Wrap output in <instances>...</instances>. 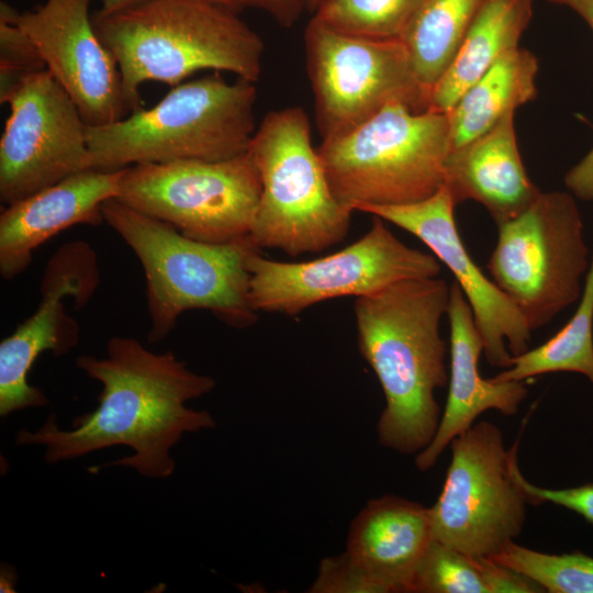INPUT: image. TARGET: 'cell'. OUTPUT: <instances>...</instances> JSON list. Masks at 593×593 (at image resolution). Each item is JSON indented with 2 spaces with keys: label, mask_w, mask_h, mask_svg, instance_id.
I'll return each mask as SVG.
<instances>
[{
  "label": "cell",
  "mask_w": 593,
  "mask_h": 593,
  "mask_svg": "<svg viewBox=\"0 0 593 593\" xmlns=\"http://www.w3.org/2000/svg\"><path fill=\"white\" fill-rule=\"evenodd\" d=\"M76 366L102 385L98 406L77 416L70 429L60 428L53 413L37 429L15 436L16 445L43 446L48 463L125 446L133 452L105 466L166 479L176 468L170 451L182 437L216 426L208 411L186 405L210 393L215 380L191 371L171 350L156 354L135 338L115 336L104 357L81 355Z\"/></svg>",
  "instance_id": "cell-1"
},
{
  "label": "cell",
  "mask_w": 593,
  "mask_h": 593,
  "mask_svg": "<svg viewBox=\"0 0 593 593\" xmlns=\"http://www.w3.org/2000/svg\"><path fill=\"white\" fill-rule=\"evenodd\" d=\"M449 298L450 286L433 277L402 280L355 302L359 351L385 400L377 436L403 455L424 450L439 426L435 391L449 380L440 334Z\"/></svg>",
  "instance_id": "cell-2"
},
{
  "label": "cell",
  "mask_w": 593,
  "mask_h": 593,
  "mask_svg": "<svg viewBox=\"0 0 593 593\" xmlns=\"http://www.w3.org/2000/svg\"><path fill=\"white\" fill-rule=\"evenodd\" d=\"M92 21L116 61L132 112L141 109L146 81L175 87L203 69L255 83L261 76V37L237 13L204 0H148Z\"/></svg>",
  "instance_id": "cell-3"
},
{
  "label": "cell",
  "mask_w": 593,
  "mask_h": 593,
  "mask_svg": "<svg viewBox=\"0 0 593 593\" xmlns=\"http://www.w3.org/2000/svg\"><path fill=\"white\" fill-rule=\"evenodd\" d=\"M102 215L142 265L149 344L164 340L188 310L210 311L236 328L256 322L247 262L260 248L250 235L225 244L195 240L115 198L103 203Z\"/></svg>",
  "instance_id": "cell-4"
},
{
  "label": "cell",
  "mask_w": 593,
  "mask_h": 593,
  "mask_svg": "<svg viewBox=\"0 0 593 593\" xmlns=\"http://www.w3.org/2000/svg\"><path fill=\"white\" fill-rule=\"evenodd\" d=\"M216 71L179 83L154 107L87 126L91 169L136 164L224 160L246 153L256 132L255 82H228Z\"/></svg>",
  "instance_id": "cell-5"
},
{
  "label": "cell",
  "mask_w": 593,
  "mask_h": 593,
  "mask_svg": "<svg viewBox=\"0 0 593 593\" xmlns=\"http://www.w3.org/2000/svg\"><path fill=\"white\" fill-rule=\"evenodd\" d=\"M316 149L334 195L354 212L436 193L445 183L451 135L446 113L391 104Z\"/></svg>",
  "instance_id": "cell-6"
},
{
  "label": "cell",
  "mask_w": 593,
  "mask_h": 593,
  "mask_svg": "<svg viewBox=\"0 0 593 593\" xmlns=\"http://www.w3.org/2000/svg\"><path fill=\"white\" fill-rule=\"evenodd\" d=\"M248 150L261 181L250 232L260 249H280L295 257L325 250L345 239L353 211L329 187L302 108L268 112Z\"/></svg>",
  "instance_id": "cell-7"
},
{
  "label": "cell",
  "mask_w": 593,
  "mask_h": 593,
  "mask_svg": "<svg viewBox=\"0 0 593 593\" xmlns=\"http://www.w3.org/2000/svg\"><path fill=\"white\" fill-rule=\"evenodd\" d=\"M569 191L540 192L518 216L497 225L488 269L530 331L580 300L590 267L582 216Z\"/></svg>",
  "instance_id": "cell-8"
},
{
  "label": "cell",
  "mask_w": 593,
  "mask_h": 593,
  "mask_svg": "<svg viewBox=\"0 0 593 593\" xmlns=\"http://www.w3.org/2000/svg\"><path fill=\"white\" fill-rule=\"evenodd\" d=\"M518 440L482 421L450 441L451 461L429 507L433 539L468 556L492 557L521 535L529 499L518 480Z\"/></svg>",
  "instance_id": "cell-9"
},
{
  "label": "cell",
  "mask_w": 593,
  "mask_h": 593,
  "mask_svg": "<svg viewBox=\"0 0 593 593\" xmlns=\"http://www.w3.org/2000/svg\"><path fill=\"white\" fill-rule=\"evenodd\" d=\"M260 192L259 171L247 150L224 160L128 166L115 199L192 239L225 244L250 235Z\"/></svg>",
  "instance_id": "cell-10"
},
{
  "label": "cell",
  "mask_w": 593,
  "mask_h": 593,
  "mask_svg": "<svg viewBox=\"0 0 593 593\" xmlns=\"http://www.w3.org/2000/svg\"><path fill=\"white\" fill-rule=\"evenodd\" d=\"M306 70L322 139L342 134L391 104L430 109L405 45L336 31L315 18L304 32Z\"/></svg>",
  "instance_id": "cell-11"
},
{
  "label": "cell",
  "mask_w": 593,
  "mask_h": 593,
  "mask_svg": "<svg viewBox=\"0 0 593 593\" xmlns=\"http://www.w3.org/2000/svg\"><path fill=\"white\" fill-rule=\"evenodd\" d=\"M247 267L254 310L291 316L318 302L359 298L402 280L437 277L441 270L434 255L406 246L378 216L361 238L335 254L282 262L256 251Z\"/></svg>",
  "instance_id": "cell-12"
},
{
  "label": "cell",
  "mask_w": 593,
  "mask_h": 593,
  "mask_svg": "<svg viewBox=\"0 0 593 593\" xmlns=\"http://www.w3.org/2000/svg\"><path fill=\"white\" fill-rule=\"evenodd\" d=\"M0 139V201L25 199L91 169L87 124L47 69L26 76L8 99Z\"/></svg>",
  "instance_id": "cell-13"
},
{
  "label": "cell",
  "mask_w": 593,
  "mask_h": 593,
  "mask_svg": "<svg viewBox=\"0 0 593 593\" xmlns=\"http://www.w3.org/2000/svg\"><path fill=\"white\" fill-rule=\"evenodd\" d=\"M100 283L93 248L83 240L63 244L48 259L40 282L35 312L0 343V416L46 406L44 392L30 384L29 373L45 351L68 354L79 342L77 321L66 313V299L83 307Z\"/></svg>",
  "instance_id": "cell-14"
},
{
  "label": "cell",
  "mask_w": 593,
  "mask_h": 593,
  "mask_svg": "<svg viewBox=\"0 0 593 593\" xmlns=\"http://www.w3.org/2000/svg\"><path fill=\"white\" fill-rule=\"evenodd\" d=\"M456 205L444 184L432 197L417 202L367 206L360 212L411 233L447 266L471 306L486 361L505 369L513 356L529 349L532 331L519 310L470 257L455 221Z\"/></svg>",
  "instance_id": "cell-15"
},
{
  "label": "cell",
  "mask_w": 593,
  "mask_h": 593,
  "mask_svg": "<svg viewBox=\"0 0 593 593\" xmlns=\"http://www.w3.org/2000/svg\"><path fill=\"white\" fill-rule=\"evenodd\" d=\"M92 1L46 0L21 13L19 24L86 124L99 126L123 119L130 108L116 61L90 16Z\"/></svg>",
  "instance_id": "cell-16"
},
{
  "label": "cell",
  "mask_w": 593,
  "mask_h": 593,
  "mask_svg": "<svg viewBox=\"0 0 593 593\" xmlns=\"http://www.w3.org/2000/svg\"><path fill=\"white\" fill-rule=\"evenodd\" d=\"M122 169H88L25 199L0 214V273L12 280L24 272L34 251L64 230L104 223L102 205L116 198Z\"/></svg>",
  "instance_id": "cell-17"
},
{
  "label": "cell",
  "mask_w": 593,
  "mask_h": 593,
  "mask_svg": "<svg viewBox=\"0 0 593 593\" xmlns=\"http://www.w3.org/2000/svg\"><path fill=\"white\" fill-rule=\"evenodd\" d=\"M447 316L450 326L448 396L432 443L416 455L415 466L421 471L433 468L450 441L468 430L483 412L496 410L506 416L514 415L528 394L525 381H494L480 376L478 361L484 343L471 306L456 282L450 286Z\"/></svg>",
  "instance_id": "cell-18"
},
{
  "label": "cell",
  "mask_w": 593,
  "mask_h": 593,
  "mask_svg": "<svg viewBox=\"0 0 593 593\" xmlns=\"http://www.w3.org/2000/svg\"><path fill=\"white\" fill-rule=\"evenodd\" d=\"M514 114L486 133L450 149L445 186L456 204H482L496 225L523 213L541 192L528 177L521 157Z\"/></svg>",
  "instance_id": "cell-19"
},
{
  "label": "cell",
  "mask_w": 593,
  "mask_h": 593,
  "mask_svg": "<svg viewBox=\"0 0 593 593\" xmlns=\"http://www.w3.org/2000/svg\"><path fill=\"white\" fill-rule=\"evenodd\" d=\"M432 540L429 507L388 494L370 500L354 518L345 552L382 593H409Z\"/></svg>",
  "instance_id": "cell-20"
},
{
  "label": "cell",
  "mask_w": 593,
  "mask_h": 593,
  "mask_svg": "<svg viewBox=\"0 0 593 593\" xmlns=\"http://www.w3.org/2000/svg\"><path fill=\"white\" fill-rule=\"evenodd\" d=\"M534 0H482L450 67L430 93V110L446 113L507 52L518 47Z\"/></svg>",
  "instance_id": "cell-21"
},
{
  "label": "cell",
  "mask_w": 593,
  "mask_h": 593,
  "mask_svg": "<svg viewBox=\"0 0 593 593\" xmlns=\"http://www.w3.org/2000/svg\"><path fill=\"white\" fill-rule=\"evenodd\" d=\"M538 59L519 46L504 54L446 112L451 148L493 128L537 96Z\"/></svg>",
  "instance_id": "cell-22"
},
{
  "label": "cell",
  "mask_w": 593,
  "mask_h": 593,
  "mask_svg": "<svg viewBox=\"0 0 593 593\" xmlns=\"http://www.w3.org/2000/svg\"><path fill=\"white\" fill-rule=\"evenodd\" d=\"M482 0H423L401 41L421 83L432 93L454 61Z\"/></svg>",
  "instance_id": "cell-23"
},
{
  "label": "cell",
  "mask_w": 593,
  "mask_h": 593,
  "mask_svg": "<svg viewBox=\"0 0 593 593\" xmlns=\"http://www.w3.org/2000/svg\"><path fill=\"white\" fill-rule=\"evenodd\" d=\"M577 372L593 384V257L571 320L540 346L513 356L494 381H525L550 372Z\"/></svg>",
  "instance_id": "cell-24"
},
{
  "label": "cell",
  "mask_w": 593,
  "mask_h": 593,
  "mask_svg": "<svg viewBox=\"0 0 593 593\" xmlns=\"http://www.w3.org/2000/svg\"><path fill=\"white\" fill-rule=\"evenodd\" d=\"M423 0H321L313 18L351 35L398 38Z\"/></svg>",
  "instance_id": "cell-25"
},
{
  "label": "cell",
  "mask_w": 593,
  "mask_h": 593,
  "mask_svg": "<svg viewBox=\"0 0 593 593\" xmlns=\"http://www.w3.org/2000/svg\"><path fill=\"white\" fill-rule=\"evenodd\" d=\"M488 558L527 575L545 592L593 593V558L581 551L553 555L512 541Z\"/></svg>",
  "instance_id": "cell-26"
},
{
  "label": "cell",
  "mask_w": 593,
  "mask_h": 593,
  "mask_svg": "<svg viewBox=\"0 0 593 593\" xmlns=\"http://www.w3.org/2000/svg\"><path fill=\"white\" fill-rule=\"evenodd\" d=\"M409 593H489L478 559L432 540L411 581Z\"/></svg>",
  "instance_id": "cell-27"
},
{
  "label": "cell",
  "mask_w": 593,
  "mask_h": 593,
  "mask_svg": "<svg viewBox=\"0 0 593 593\" xmlns=\"http://www.w3.org/2000/svg\"><path fill=\"white\" fill-rule=\"evenodd\" d=\"M21 13L0 3V101L8 99L30 74L46 69L32 40L19 24Z\"/></svg>",
  "instance_id": "cell-28"
},
{
  "label": "cell",
  "mask_w": 593,
  "mask_h": 593,
  "mask_svg": "<svg viewBox=\"0 0 593 593\" xmlns=\"http://www.w3.org/2000/svg\"><path fill=\"white\" fill-rule=\"evenodd\" d=\"M311 593H382L378 583L346 552L324 558Z\"/></svg>",
  "instance_id": "cell-29"
},
{
  "label": "cell",
  "mask_w": 593,
  "mask_h": 593,
  "mask_svg": "<svg viewBox=\"0 0 593 593\" xmlns=\"http://www.w3.org/2000/svg\"><path fill=\"white\" fill-rule=\"evenodd\" d=\"M518 479L527 493L530 505L550 502L578 513L586 522L593 524V483L567 489L541 488L527 481L521 470Z\"/></svg>",
  "instance_id": "cell-30"
},
{
  "label": "cell",
  "mask_w": 593,
  "mask_h": 593,
  "mask_svg": "<svg viewBox=\"0 0 593 593\" xmlns=\"http://www.w3.org/2000/svg\"><path fill=\"white\" fill-rule=\"evenodd\" d=\"M489 593H538L545 590L534 580L488 557L477 558Z\"/></svg>",
  "instance_id": "cell-31"
},
{
  "label": "cell",
  "mask_w": 593,
  "mask_h": 593,
  "mask_svg": "<svg viewBox=\"0 0 593 593\" xmlns=\"http://www.w3.org/2000/svg\"><path fill=\"white\" fill-rule=\"evenodd\" d=\"M248 7L267 12L279 25L293 26L307 9V0H246Z\"/></svg>",
  "instance_id": "cell-32"
},
{
  "label": "cell",
  "mask_w": 593,
  "mask_h": 593,
  "mask_svg": "<svg viewBox=\"0 0 593 593\" xmlns=\"http://www.w3.org/2000/svg\"><path fill=\"white\" fill-rule=\"evenodd\" d=\"M570 193L583 201H593V148L564 177Z\"/></svg>",
  "instance_id": "cell-33"
},
{
  "label": "cell",
  "mask_w": 593,
  "mask_h": 593,
  "mask_svg": "<svg viewBox=\"0 0 593 593\" xmlns=\"http://www.w3.org/2000/svg\"><path fill=\"white\" fill-rule=\"evenodd\" d=\"M567 7L580 15L593 32V0H548Z\"/></svg>",
  "instance_id": "cell-34"
},
{
  "label": "cell",
  "mask_w": 593,
  "mask_h": 593,
  "mask_svg": "<svg viewBox=\"0 0 593 593\" xmlns=\"http://www.w3.org/2000/svg\"><path fill=\"white\" fill-rule=\"evenodd\" d=\"M148 0H102V5L94 14L99 16H107L134 5L141 4Z\"/></svg>",
  "instance_id": "cell-35"
},
{
  "label": "cell",
  "mask_w": 593,
  "mask_h": 593,
  "mask_svg": "<svg viewBox=\"0 0 593 593\" xmlns=\"http://www.w3.org/2000/svg\"><path fill=\"white\" fill-rule=\"evenodd\" d=\"M16 581L18 575L14 568L8 563L2 562L0 568V592H15Z\"/></svg>",
  "instance_id": "cell-36"
},
{
  "label": "cell",
  "mask_w": 593,
  "mask_h": 593,
  "mask_svg": "<svg viewBox=\"0 0 593 593\" xmlns=\"http://www.w3.org/2000/svg\"><path fill=\"white\" fill-rule=\"evenodd\" d=\"M204 1L222 7L237 14L242 10H244L246 7H248L246 0H204Z\"/></svg>",
  "instance_id": "cell-37"
},
{
  "label": "cell",
  "mask_w": 593,
  "mask_h": 593,
  "mask_svg": "<svg viewBox=\"0 0 593 593\" xmlns=\"http://www.w3.org/2000/svg\"><path fill=\"white\" fill-rule=\"evenodd\" d=\"M321 0H307V10L313 12Z\"/></svg>",
  "instance_id": "cell-38"
}]
</instances>
